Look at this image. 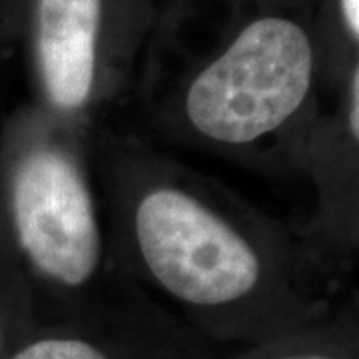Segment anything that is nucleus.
I'll list each match as a JSON object with an SVG mask.
<instances>
[{
	"instance_id": "obj_1",
	"label": "nucleus",
	"mask_w": 359,
	"mask_h": 359,
	"mask_svg": "<svg viewBox=\"0 0 359 359\" xmlns=\"http://www.w3.org/2000/svg\"><path fill=\"white\" fill-rule=\"evenodd\" d=\"M90 146L124 280L210 330H264L287 311L282 245L231 188L136 130L96 126Z\"/></svg>"
},
{
	"instance_id": "obj_2",
	"label": "nucleus",
	"mask_w": 359,
	"mask_h": 359,
	"mask_svg": "<svg viewBox=\"0 0 359 359\" xmlns=\"http://www.w3.org/2000/svg\"><path fill=\"white\" fill-rule=\"evenodd\" d=\"M92 130L39 104L0 124V262L22 278L34 313L72 320L130 283L110 252Z\"/></svg>"
},
{
	"instance_id": "obj_3",
	"label": "nucleus",
	"mask_w": 359,
	"mask_h": 359,
	"mask_svg": "<svg viewBox=\"0 0 359 359\" xmlns=\"http://www.w3.org/2000/svg\"><path fill=\"white\" fill-rule=\"evenodd\" d=\"M311 76L306 30L280 16L257 18L188 80L148 134L198 154L244 160L287 128L308 100Z\"/></svg>"
},
{
	"instance_id": "obj_4",
	"label": "nucleus",
	"mask_w": 359,
	"mask_h": 359,
	"mask_svg": "<svg viewBox=\"0 0 359 359\" xmlns=\"http://www.w3.org/2000/svg\"><path fill=\"white\" fill-rule=\"evenodd\" d=\"M104 0H34L32 52L39 106L50 114L96 128L104 98Z\"/></svg>"
},
{
	"instance_id": "obj_5",
	"label": "nucleus",
	"mask_w": 359,
	"mask_h": 359,
	"mask_svg": "<svg viewBox=\"0 0 359 359\" xmlns=\"http://www.w3.org/2000/svg\"><path fill=\"white\" fill-rule=\"evenodd\" d=\"M116 297L84 316L62 320L48 332L20 341L6 359H118L108 339L100 337L106 309Z\"/></svg>"
},
{
	"instance_id": "obj_6",
	"label": "nucleus",
	"mask_w": 359,
	"mask_h": 359,
	"mask_svg": "<svg viewBox=\"0 0 359 359\" xmlns=\"http://www.w3.org/2000/svg\"><path fill=\"white\" fill-rule=\"evenodd\" d=\"M256 359H353V355L341 347L311 346L302 347V349H290V351H282V353H271V355Z\"/></svg>"
},
{
	"instance_id": "obj_7",
	"label": "nucleus",
	"mask_w": 359,
	"mask_h": 359,
	"mask_svg": "<svg viewBox=\"0 0 359 359\" xmlns=\"http://www.w3.org/2000/svg\"><path fill=\"white\" fill-rule=\"evenodd\" d=\"M346 134L351 142V148L359 150V66L353 76V84H351L349 110L346 116Z\"/></svg>"
},
{
	"instance_id": "obj_8",
	"label": "nucleus",
	"mask_w": 359,
	"mask_h": 359,
	"mask_svg": "<svg viewBox=\"0 0 359 359\" xmlns=\"http://www.w3.org/2000/svg\"><path fill=\"white\" fill-rule=\"evenodd\" d=\"M341 11L346 16L347 26L359 39V0H341Z\"/></svg>"
}]
</instances>
